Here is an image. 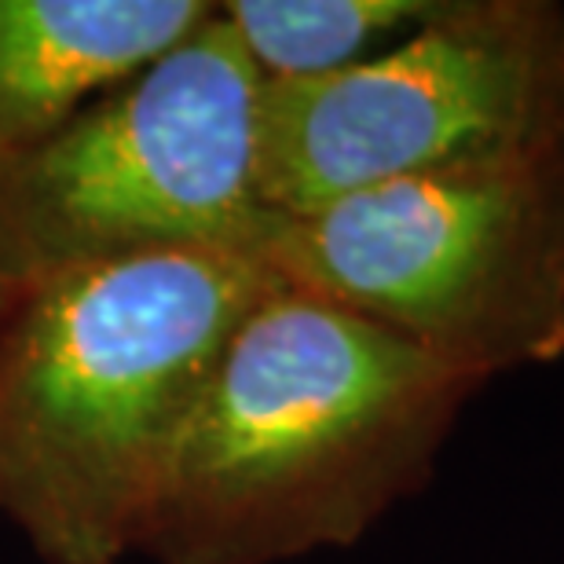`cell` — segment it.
Listing matches in <instances>:
<instances>
[{"label":"cell","instance_id":"obj_6","mask_svg":"<svg viewBox=\"0 0 564 564\" xmlns=\"http://www.w3.org/2000/svg\"><path fill=\"white\" fill-rule=\"evenodd\" d=\"M206 0H0V169L176 48Z\"/></svg>","mask_w":564,"mask_h":564},{"label":"cell","instance_id":"obj_2","mask_svg":"<svg viewBox=\"0 0 564 564\" xmlns=\"http://www.w3.org/2000/svg\"><path fill=\"white\" fill-rule=\"evenodd\" d=\"M279 279L169 250L4 293L0 517L44 564H121L224 345Z\"/></svg>","mask_w":564,"mask_h":564},{"label":"cell","instance_id":"obj_5","mask_svg":"<svg viewBox=\"0 0 564 564\" xmlns=\"http://www.w3.org/2000/svg\"><path fill=\"white\" fill-rule=\"evenodd\" d=\"M561 143L564 4L440 0L364 63L261 82L257 195L268 213H308L389 180Z\"/></svg>","mask_w":564,"mask_h":564},{"label":"cell","instance_id":"obj_1","mask_svg":"<svg viewBox=\"0 0 564 564\" xmlns=\"http://www.w3.org/2000/svg\"><path fill=\"white\" fill-rule=\"evenodd\" d=\"M484 381L301 290L253 304L180 433L137 554L282 564L422 491Z\"/></svg>","mask_w":564,"mask_h":564},{"label":"cell","instance_id":"obj_4","mask_svg":"<svg viewBox=\"0 0 564 564\" xmlns=\"http://www.w3.org/2000/svg\"><path fill=\"white\" fill-rule=\"evenodd\" d=\"M261 74L217 11L0 169L4 293L169 250L253 257Z\"/></svg>","mask_w":564,"mask_h":564},{"label":"cell","instance_id":"obj_8","mask_svg":"<svg viewBox=\"0 0 564 564\" xmlns=\"http://www.w3.org/2000/svg\"><path fill=\"white\" fill-rule=\"evenodd\" d=\"M0 308H4V286H0Z\"/></svg>","mask_w":564,"mask_h":564},{"label":"cell","instance_id":"obj_3","mask_svg":"<svg viewBox=\"0 0 564 564\" xmlns=\"http://www.w3.org/2000/svg\"><path fill=\"white\" fill-rule=\"evenodd\" d=\"M253 261L488 386L564 359V143L272 213Z\"/></svg>","mask_w":564,"mask_h":564},{"label":"cell","instance_id":"obj_7","mask_svg":"<svg viewBox=\"0 0 564 564\" xmlns=\"http://www.w3.org/2000/svg\"><path fill=\"white\" fill-rule=\"evenodd\" d=\"M436 8L440 0H231L220 15L261 82H301L370 59Z\"/></svg>","mask_w":564,"mask_h":564}]
</instances>
